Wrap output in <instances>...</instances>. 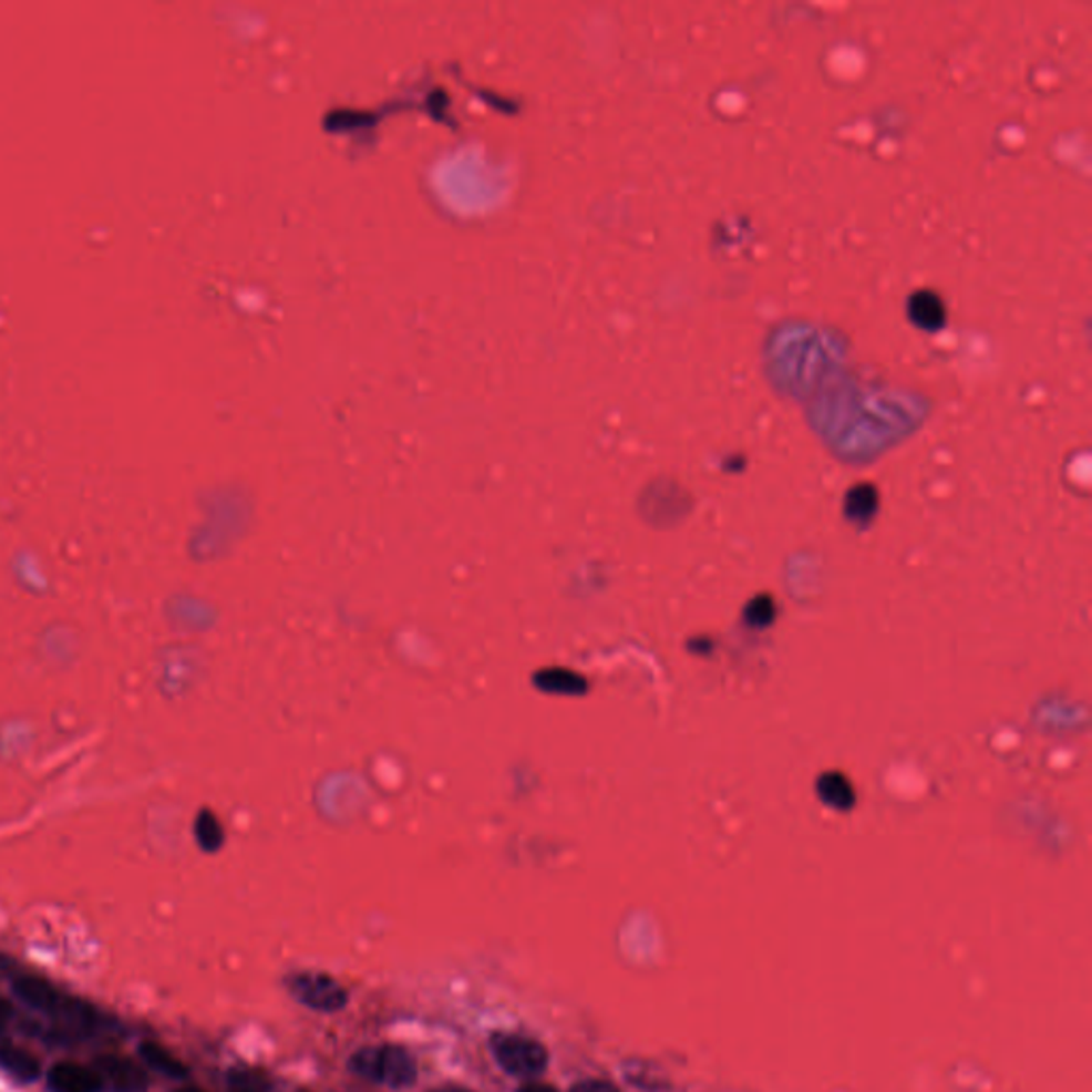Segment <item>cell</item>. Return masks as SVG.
<instances>
[{"mask_svg":"<svg viewBox=\"0 0 1092 1092\" xmlns=\"http://www.w3.org/2000/svg\"><path fill=\"white\" fill-rule=\"evenodd\" d=\"M11 990L20 1003H24L32 1011H37L50 1020L54 1018V1013L66 999V995L60 992L50 979L30 976V973H22V976L13 979Z\"/></svg>","mask_w":1092,"mask_h":1092,"instance_id":"5b68a950","label":"cell"},{"mask_svg":"<svg viewBox=\"0 0 1092 1092\" xmlns=\"http://www.w3.org/2000/svg\"><path fill=\"white\" fill-rule=\"evenodd\" d=\"M227 1084H229V1091L271 1092L274 1089L269 1073H265L262 1069H257V1067H246V1064L230 1069L227 1073Z\"/></svg>","mask_w":1092,"mask_h":1092,"instance_id":"7c38bea8","label":"cell"},{"mask_svg":"<svg viewBox=\"0 0 1092 1092\" xmlns=\"http://www.w3.org/2000/svg\"><path fill=\"white\" fill-rule=\"evenodd\" d=\"M570 1092H621L617 1084H612L610 1080H602V1078H589V1080H580L576 1082L575 1086L570 1089Z\"/></svg>","mask_w":1092,"mask_h":1092,"instance_id":"9a60e30c","label":"cell"},{"mask_svg":"<svg viewBox=\"0 0 1092 1092\" xmlns=\"http://www.w3.org/2000/svg\"><path fill=\"white\" fill-rule=\"evenodd\" d=\"M110 1092H147L150 1073L142 1061L128 1059L124 1054H103L92 1064Z\"/></svg>","mask_w":1092,"mask_h":1092,"instance_id":"277c9868","label":"cell"},{"mask_svg":"<svg viewBox=\"0 0 1092 1092\" xmlns=\"http://www.w3.org/2000/svg\"><path fill=\"white\" fill-rule=\"evenodd\" d=\"M173 1092H207V1091H203V1089H199V1086H179L177 1091H173Z\"/></svg>","mask_w":1092,"mask_h":1092,"instance_id":"d6986e66","label":"cell"},{"mask_svg":"<svg viewBox=\"0 0 1092 1092\" xmlns=\"http://www.w3.org/2000/svg\"><path fill=\"white\" fill-rule=\"evenodd\" d=\"M427 1092H476L472 1089H465V1086H460V1084H446V1086H437V1089H432Z\"/></svg>","mask_w":1092,"mask_h":1092,"instance_id":"ac0fdd59","label":"cell"},{"mask_svg":"<svg viewBox=\"0 0 1092 1092\" xmlns=\"http://www.w3.org/2000/svg\"><path fill=\"white\" fill-rule=\"evenodd\" d=\"M907 317L921 331L935 333L946 327L948 310L944 299L935 290H916L907 299Z\"/></svg>","mask_w":1092,"mask_h":1092,"instance_id":"52a82bcc","label":"cell"},{"mask_svg":"<svg viewBox=\"0 0 1092 1092\" xmlns=\"http://www.w3.org/2000/svg\"><path fill=\"white\" fill-rule=\"evenodd\" d=\"M195 833H197V841H199V845H202V849H205V852H218L220 845H223V841H225V833H223L220 822L212 813H207V811H203L202 815H199L197 831Z\"/></svg>","mask_w":1092,"mask_h":1092,"instance_id":"4fadbf2b","label":"cell"},{"mask_svg":"<svg viewBox=\"0 0 1092 1092\" xmlns=\"http://www.w3.org/2000/svg\"><path fill=\"white\" fill-rule=\"evenodd\" d=\"M490 1050L497 1067L517 1080H538L550 1063L548 1048L540 1039L497 1031L490 1037Z\"/></svg>","mask_w":1092,"mask_h":1092,"instance_id":"7a4b0ae2","label":"cell"},{"mask_svg":"<svg viewBox=\"0 0 1092 1092\" xmlns=\"http://www.w3.org/2000/svg\"><path fill=\"white\" fill-rule=\"evenodd\" d=\"M13 1018H16V1009H13V1006L7 999L0 997V1039L4 1036V1031H7V1027L11 1024Z\"/></svg>","mask_w":1092,"mask_h":1092,"instance_id":"2e32d148","label":"cell"},{"mask_svg":"<svg viewBox=\"0 0 1092 1092\" xmlns=\"http://www.w3.org/2000/svg\"><path fill=\"white\" fill-rule=\"evenodd\" d=\"M229 1092H250V1091H229Z\"/></svg>","mask_w":1092,"mask_h":1092,"instance_id":"ffe728a7","label":"cell"},{"mask_svg":"<svg viewBox=\"0 0 1092 1092\" xmlns=\"http://www.w3.org/2000/svg\"><path fill=\"white\" fill-rule=\"evenodd\" d=\"M348 1069L361 1080L391 1091H403L416 1084L419 1064L416 1059L398 1043H375L363 1045L348 1057Z\"/></svg>","mask_w":1092,"mask_h":1092,"instance_id":"6da1fadb","label":"cell"},{"mask_svg":"<svg viewBox=\"0 0 1092 1092\" xmlns=\"http://www.w3.org/2000/svg\"><path fill=\"white\" fill-rule=\"evenodd\" d=\"M815 790H817V799L824 805L836 808V811H849L852 806L856 805L854 785L843 773H836V771L824 773L817 779Z\"/></svg>","mask_w":1092,"mask_h":1092,"instance_id":"8fae6325","label":"cell"},{"mask_svg":"<svg viewBox=\"0 0 1092 1092\" xmlns=\"http://www.w3.org/2000/svg\"><path fill=\"white\" fill-rule=\"evenodd\" d=\"M879 511V493L868 485V483H861L856 487L847 491L845 495V517L856 525V527H868L873 523V518L877 515Z\"/></svg>","mask_w":1092,"mask_h":1092,"instance_id":"30bf717a","label":"cell"},{"mask_svg":"<svg viewBox=\"0 0 1092 1092\" xmlns=\"http://www.w3.org/2000/svg\"><path fill=\"white\" fill-rule=\"evenodd\" d=\"M517 1092H562L559 1089H555L553 1084H545V1082H538V1080H529V1082H523L518 1086Z\"/></svg>","mask_w":1092,"mask_h":1092,"instance_id":"e0dca14e","label":"cell"},{"mask_svg":"<svg viewBox=\"0 0 1092 1092\" xmlns=\"http://www.w3.org/2000/svg\"><path fill=\"white\" fill-rule=\"evenodd\" d=\"M137 1054H140V1061H142L145 1069H147V1071L158 1073L161 1078L175 1080V1082H184V1080H188V1075H190L188 1064L182 1063V1061L173 1054L169 1048H165V1045H163V1043H158V1041L145 1039V1041L140 1043Z\"/></svg>","mask_w":1092,"mask_h":1092,"instance_id":"9c48e42d","label":"cell"},{"mask_svg":"<svg viewBox=\"0 0 1092 1092\" xmlns=\"http://www.w3.org/2000/svg\"><path fill=\"white\" fill-rule=\"evenodd\" d=\"M50 1092H105L103 1082L92 1064L58 1061L45 1075Z\"/></svg>","mask_w":1092,"mask_h":1092,"instance_id":"8992f818","label":"cell"},{"mask_svg":"<svg viewBox=\"0 0 1092 1092\" xmlns=\"http://www.w3.org/2000/svg\"><path fill=\"white\" fill-rule=\"evenodd\" d=\"M0 1069L22 1084L37 1082L43 1071L37 1054L11 1039H0Z\"/></svg>","mask_w":1092,"mask_h":1092,"instance_id":"ba28073f","label":"cell"},{"mask_svg":"<svg viewBox=\"0 0 1092 1092\" xmlns=\"http://www.w3.org/2000/svg\"><path fill=\"white\" fill-rule=\"evenodd\" d=\"M288 995L306 1009L318 1013H338L348 1006L350 995L344 986L322 971H295L288 976Z\"/></svg>","mask_w":1092,"mask_h":1092,"instance_id":"3957f363","label":"cell"},{"mask_svg":"<svg viewBox=\"0 0 1092 1092\" xmlns=\"http://www.w3.org/2000/svg\"><path fill=\"white\" fill-rule=\"evenodd\" d=\"M775 619V602L771 596H758L745 608V621L751 628H766Z\"/></svg>","mask_w":1092,"mask_h":1092,"instance_id":"5bb4252c","label":"cell"}]
</instances>
